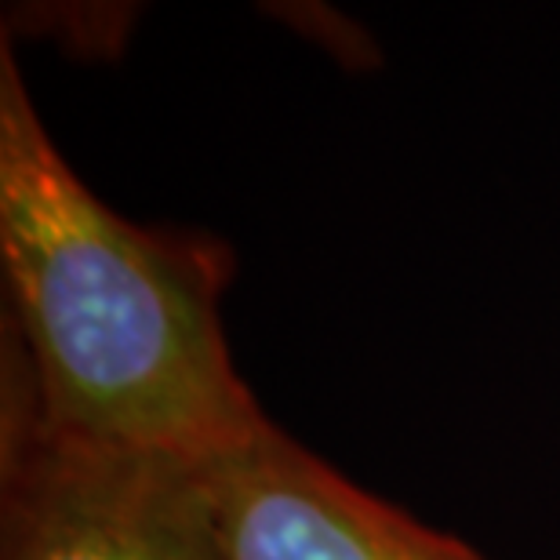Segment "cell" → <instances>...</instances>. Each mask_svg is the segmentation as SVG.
Masks as SVG:
<instances>
[{"mask_svg":"<svg viewBox=\"0 0 560 560\" xmlns=\"http://www.w3.org/2000/svg\"><path fill=\"white\" fill-rule=\"evenodd\" d=\"M0 372L66 436L208 466L270 416L222 331L226 244L103 205L40 125L0 48Z\"/></svg>","mask_w":560,"mask_h":560,"instance_id":"obj_1","label":"cell"},{"mask_svg":"<svg viewBox=\"0 0 560 560\" xmlns=\"http://www.w3.org/2000/svg\"><path fill=\"white\" fill-rule=\"evenodd\" d=\"M0 560H226L200 466L51 430L0 372Z\"/></svg>","mask_w":560,"mask_h":560,"instance_id":"obj_2","label":"cell"},{"mask_svg":"<svg viewBox=\"0 0 560 560\" xmlns=\"http://www.w3.org/2000/svg\"><path fill=\"white\" fill-rule=\"evenodd\" d=\"M200 477L226 560H488L357 488L273 419Z\"/></svg>","mask_w":560,"mask_h":560,"instance_id":"obj_3","label":"cell"}]
</instances>
